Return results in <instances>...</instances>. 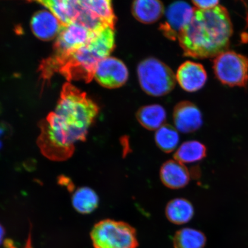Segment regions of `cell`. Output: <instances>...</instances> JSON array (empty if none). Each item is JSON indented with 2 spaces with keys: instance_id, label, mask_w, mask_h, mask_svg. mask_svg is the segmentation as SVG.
I'll return each instance as SVG.
<instances>
[{
  "instance_id": "cell-18",
  "label": "cell",
  "mask_w": 248,
  "mask_h": 248,
  "mask_svg": "<svg viewBox=\"0 0 248 248\" xmlns=\"http://www.w3.org/2000/svg\"><path fill=\"white\" fill-rule=\"evenodd\" d=\"M72 203L78 212L87 215L97 208L99 198L93 189L88 187H80L74 193Z\"/></svg>"
},
{
  "instance_id": "cell-23",
  "label": "cell",
  "mask_w": 248,
  "mask_h": 248,
  "mask_svg": "<svg viewBox=\"0 0 248 248\" xmlns=\"http://www.w3.org/2000/svg\"><path fill=\"white\" fill-rule=\"evenodd\" d=\"M193 3L197 9H200V10H208V9H212L217 7L219 5V1H212V0H209V1H193Z\"/></svg>"
},
{
  "instance_id": "cell-7",
  "label": "cell",
  "mask_w": 248,
  "mask_h": 248,
  "mask_svg": "<svg viewBox=\"0 0 248 248\" xmlns=\"http://www.w3.org/2000/svg\"><path fill=\"white\" fill-rule=\"evenodd\" d=\"M94 33L78 23L62 25L56 40L54 54L46 60L48 63L57 71L61 62L85 46Z\"/></svg>"
},
{
  "instance_id": "cell-12",
  "label": "cell",
  "mask_w": 248,
  "mask_h": 248,
  "mask_svg": "<svg viewBox=\"0 0 248 248\" xmlns=\"http://www.w3.org/2000/svg\"><path fill=\"white\" fill-rule=\"evenodd\" d=\"M160 176L163 184L170 189L184 188L190 180V172L187 167L175 159L167 161L163 164Z\"/></svg>"
},
{
  "instance_id": "cell-14",
  "label": "cell",
  "mask_w": 248,
  "mask_h": 248,
  "mask_svg": "<svg viewBox=\"0 0 248 248\" xmlns=\"http://www.w3.org/2000/svg\"><path fill=\"white\" fill-rule=\"evenodd\" d=\"M163 3L157 0H138L133 2L132 12L136 19L144 24H153L162 16Z\"/></svg>"
},
{
  "instance_id": "cell-19",
  "label": "cell",
  "mask_w": 248,
  "mask_h": 248,
  "mask_svg": "<svg viewBox=\"0 0 248 248\" xmlns=\"http://www.w3.org/2000/svg\"><path fill=\"white\" fill-rule=\"evenodd\" d=\"M206 155V148L198 141L185 142L174 155V159L182 164L191 163L202 160Z\"/></svg>"
},
{
  "instance_id": "cell-17",
  "label": "cell",
  "mask_w": 248,
  "mask_h": 248,
  "mask_svg": "<svg viewBox=\"0 0 248 248\" xmlns=\"http://www.w3.org/2000/svg\"><path fill=\"white\" fill-rule=\"evenodd\" d=\"M38 2L47 8L63 26L75 21L77 13V1L55 0L39 1Z\"/></svg>"
},
{
  "instance_id": "cell-24",
  "label": "cell",
  "mask_w": 248,
  "mask_h": 248,
  "mask_svg": "<svg viewBox=\"0 0 248 248\" xmlns=\"http://www.w3.org/2000/svg\"><path fill=\"white\" fill-rule=\"evenodd\" d=\"M5 235V232L4 227L0 224V244L2 243L3 240L4 239Z\"/></svg>"
},
{
  "instance_id": "cell-16",
  "label": "cell",
  "mask_w": 248,
  "mask_h": 248,
  "mask_svg": "<svg viewBox=\"0 0 248 248\" xmlns=\"http://www.w3.org/2000/svg\"><path fill=\"white\" fill-rule=\"evenodd\" d=\"M136 117L144 128L150 131H157L164 125L167 114L161 105L155 104L141 107L138 111Z\"/></svg>"
},
{
  "instance_id": "cell-10",
  "label": "cell",
  "mask_w": 248,
  "mask_h": 248,
  "mask_svg": "<svg viewBox=\"0 0 248 248\" xmlns=\"http://www.w3.org/2000/svg\"><path fill=\"white\" fill-rule=\"evenodd\" d=\"M173 119L176 130L184 133L197 131L203 123L199 108L189 101H182L176 105Z\"/></svg>"
},
{
  "instance_id": "cell-9",
  "label": "cell",
  "mask_w": 248,
  "mask_h": 248,
  "mask_svg": "<svg viewBox=\"0 0 248 248\" xmlns=\"http://www.w3.org/2000/svg\"><path fill=\"white\" fill-rule=\"evenodd\" d=\"M129 72L124 62L116 58L108 57L99 63L94 78L101 85L108 89L123 86L128 79Z\"/></svg>"
},
{
  "instance_id": "cell-4",
  "label": "cell",
  "mask_w": 248,
  "mask_h": 248,
  "mask_svg": "<svg viewBox=\"0 0 248 248\" xmlns=\"http://www.w3.org/2000/svg\"><path fill=\"white\" fill-rule=\"evenodd\" d=\"M94 248H137V233L128 223L111 219L96 224L91 233Z\"/></svg>"
},
{
  "instance_id": "cell-1",
  "label": "cell",
  "mask_w": 248,
  "mask_h": 248,
  "mask_svg": "<svg viewBox=\"0 0 248 248\" xmlns=\"http://www.w3.org/2000/svg\"><path fill=\"white\" fill-rule=\"evenodd\" d=\"M98 111L85 93L66 83L55 111L39 124L37 144L42 154L56 162L69 159L77 142L86 140Z\"/></svg>"
},
{
  "instance_id": "cell-8",
  "label": "cell",
  "mask_w": 248,
  "mask_h": 248,
  "mask_svg": "<svg viewBox=\"0 0 248 248\" xmlns=\"http://www.w3.org/2000/svg\"><path fill=\"white\" fill-rule=\"evenodd\" d=\"M195 9L184 1L170 4L166 11V20L159 29L166 38L176 40L194 17Z\"/></svg>"
},
{
  "instance_id": "cell-2",
  "label": "cell",
  "mask_w": 248,
  "mask_h": 248,
  "mask_svg": "<svg viewBox=\"0 0 248 248\" xmlns=\"http://www.w3.org/2000/svg\"><path fill=\"white\" fill-rule=\"evenodd\" d=\"M232 25L229 12L218 5L208 10L195 9L193 19L179 37L180 46L188 57H216L230 44Z\"/></svg>"
},
{
  "instance_id": "cell-20",
  "label": "cell",
  "mask_w": 248,
  "mask_h": 248,
  "mask_svg": "<svg viewBox=\"0 0 248 248\" xmlns=\"http://www.w3.org/2000/svg\"><path fill=\"white\" fill-rule=\"evenodd\" d=\"M206 243L203 232L191 228L181 229L176 232L173 238L175 248H203Z\"/></svg>"
},
{
  "instance_id": "cell-3",
  "label": "cell",
  "mask_w": 248,
  "mask_h": 248,
  "mask_svg": "<svg viewBox=\"0 0 248 248\" xmlns=\"http://www.w3.org/2000/svg\"><path fill=\"white\" fill-rule=\"evenodd\" d=\"M110 27L93 34L85 46L61 62L59 72L68 80L91 81L101 61L109 57L115 47V33Z\"/></svg>"
},
{
  "instance_id": "cell-13",
  "label": "cell",
  "mask_w": 248,
  "mask_h": 248,
  "mask_svg": "<svg viewBox=\"0 0 248 248\" xmlns=\"http://www.w3.org/2000/svg\"><path fill=\"white\" fill-rule=\"evenodd\" d=\"M31 26L37 38L46 41L58 36L62 24L51 12L42 10L33 16Z\"/></svg>"
},
{
  "instance_id": "cell-6",
  "label": "cell",
  "mask_w": 248,
  "mask_h": 248,
  "mask_svg": "<svg viewBox=\"0 0 248 248\" xmlns=\"http://www.w3.org/2000/svg\"><path fill=\"white\" fill-rule=\"evenodd\" d=\"M215 75L222 84L229 86L248 85V58L237 52L226 51L213 62Z\"/></svg>"
},
{
  "instance_id": "cell-21",
  "label": "cell",
  "mask_w": 248,
  "mask_h": 248,
  "mask_svg": "<svg viewBox=\"0 0 248 248\" xmlns=\"http://www.w3.org/2000/svg\"><path fill=\"white\" fill-rule=\"evenodd\" d=\"M157 146L164 153H170L177 148L179 142V135L174 127L164 124L157 129L155 135Z\"/></svg>"
},
{
  "instance_id": "cell-11",
  "label": "cell",
  "mask_w": 248,
  "mask_h": 248,
  "mask_svg": "<svg viewBox=\"0 0 248 248\" xmlns=\"http://www.w3.org/2000/svg\"><path fill=\"white\" fill-rule=\"evenodd\" d=\"M176 78L185 91L195 92L203 88L206 82L207 75L202 65L187 61L179 67Z\"/></svg>"
},
{
  "instance_id": "cell-22",
  "label": "cell",
  "mask_w": 248,
  "mask_h": 248,
  "mask_svg": "<svg viewBox=\"0 0 248 248\" xmlns=\"http://www.w3.org/2000/svg\"><path fill=\"white\" fill-rule=\"evenodd\" d=\"M80 2L101 18L107 26L114 29L116 17L114 13L111 1L109 0H83Z\"/></svg>"
},
{
  "instance_id": "cell-15",
  "label": "cell",
  "mask_w": 248,
  "mask_h": 248,
  "mask_svg": "<svg viewBox=\"0 0 248 248\" xmlns=\"http://www.w3.org/2000/svg\"><path fill=\"white\" fill-rule=\"evenodd\" d=\"M194 215L193 204L185 198H175L167 204L166 217L173 224H186L193 218Z\"/></svg>"
},
{
  "instance_id": "cell-5",
  "label": "cell",
  "mask_w": 248,
  "mask_h": 248,
  "mask_svg": "<svg viewBox=\"0 0 248 248\" xmlns=\"http://www.w3.org/2000/svg\"><path fill=\"white\" fill-rule=\"evenodd\" d=\"M138 75L143 91L154 97H161L171 92L176 84L175 74L166 64L154 58L139 63Z\"/></svg>"
}]
</instances>
